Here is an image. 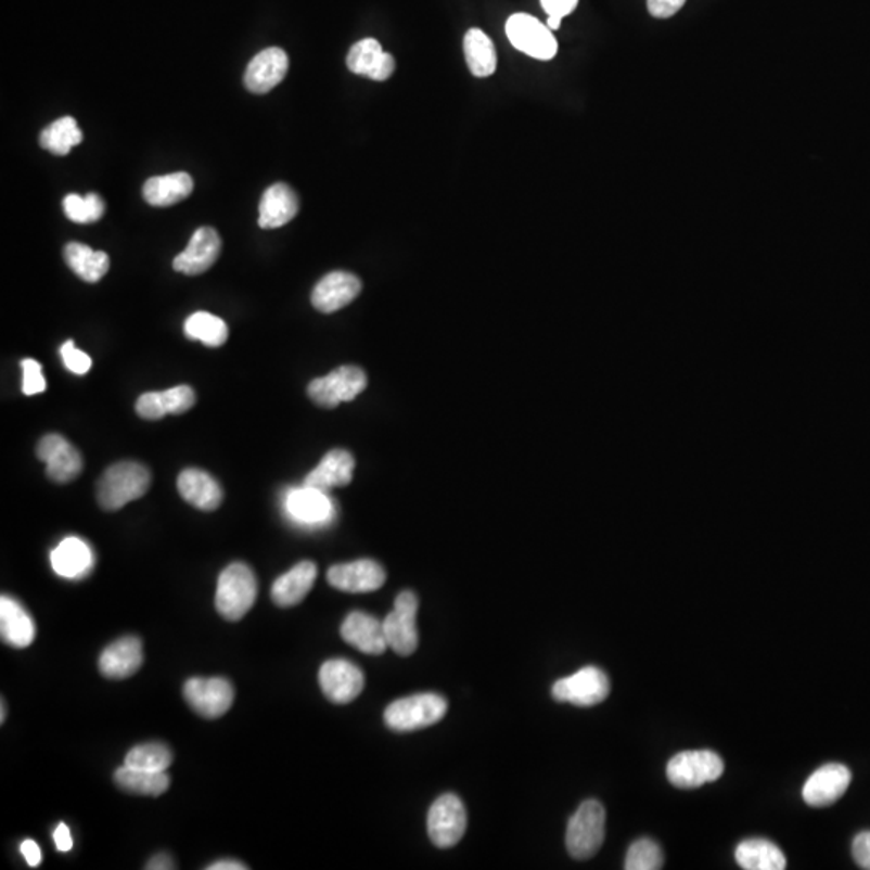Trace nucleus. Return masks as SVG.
Wrapping results in <instances>:
<instances>
[{
    "mask_svg": "<svg viewBox=\"0 0 870 870\" xmlns=\"http://www.w3.org/2000/svg\"><path fill=\"white\" fill-rule=\"evenodd\" d=\"M151 471L136 461L112 464L98 484L99 504L105 511L121 510L126 504L144 497L151 487Z\"/></svg>",
    "mask_w": 870,
    "mask_h": 870,
    "instance_id": "nucleus-1",
    "label": "nucleus"
},
{
    "mask_svg": "<svg viewBox=\"0 0 870 870\" xmlns=\"http://www.w3.org/2000/svg\"><path fill=\"white\" fill-rule=\"evenodd\" d=\"M257 577L244 563H232L219 574L217 587L218 613L226 620H241L257 600Z\"/></svg>",
    "mask_w": 870,
    "mask_h": 870,
    "instance_id": "nucleus-2",
    "label": "nucleus"
},
{
    "mask_svg": "<svg viewBox=\"0 0 870 870\" xmlns=\"http://www.w3.org/2000/svg\"><path fill=\"white\" fill-rule=\"evenodd\" d=\"M606 813L597 799H587L567 823L566 848L577 861H587L600 852L604 842Z\"/></svg>",
    "mask_w": 870,
    "mask_h": 870,
    "instance_id": "nucleus-3",
    "label": "nucleus"
},
{
    "mask_svg": "<svg viewBox=\"0 0 870 870\" xmlns=\"http://www.w3.org/2000/svg\"><path fill=\"white\" fill-rule=\"evenodd\" d=\"M447 709L448 703L444 696L437 693H420L395 700L385 709L384 720L388 729L395 732H411L434 726L444 719Z\"/></svg>",
    "mask_w": 870,
    "mask_h": 870,
    "instance_id": "nucleus-4",
    "label": "nucleus"
},
{
    "mask_svg": "<svg viewBox=\"0 0 870 870\" xmlns=\"http://www.w3.org/2000/svg\"><path fill=\"white\" fill-rule=\"evenodd\" d=\"M667 780L677 789H699L716 782L724 773V762L709 750L682 752L667 763Z\"/></svg>",
    "mask_w": 870,
    "mask_h": 870,
    "instance_id": "nucleus-5",
    "label": "nucleus"
},
{
    "mask_svg": "<svg viewBox=\"0 0 870 870\" xmlns=\"http://www.w3.org/2000/svg\"><path fill=\"white\" fill-rule=\"evenodd\" d=\"M611 683L606 674L599 667H584L573 676L556 680L551 695L556 702L571 703L580 707L600 705L610 695Z\"/></svg>",
    "mask_w": 870,
    "mask_h": 870,
    "instance_id": "nucleus-6",
    "label": "nucleus"
},
{
    "mask_svg": "<svg viewBox=\"0 0 870 870\" xmlns=\"http://www.w3.org/2000/svg\"><path fill=\"white\" fill-rule=\"evenodd\" d=\"M504 29L511 44L523 54L542 62H548L558 54V41L553 31L536 16L514 13L508 18Z\"/></svg>",
    "mask_w": 870,
    "mask_h": 870,
    "instance_id": "nucleus-7",
    "label": "nucleus"
},
{
    "mask_svg": "<svg viewBox=\"0 0 870 870\" xmlns=\"http://www.w3.org/2000/svg\"><path fill=\"white\" fill-rule=\"evenodd\" d=\"M368 378L361 368L342 367L329 373L328 376L318 378L308 385V397L318 407H337L342 401H351L367 388Z\"/></svg>",
    "mask_w": 870,
    "mask_h": 870,
    "instance_id": "nucleus-8",
    "label": "nucleus"
},
{
    "mask_svg": "<svg viewBox=\"0 0 870 870\" xmlns=\"http://www.w3.org/2000/svg\"><path fill=\"white\" fill-rule=\"evenodd\" d=\"M466 826V808L457 795L445 793L435 799L427 815V832L437 848L447 849L460 843Z\"/></svg>",
    "mask_w": 870,
    "mask_h": 870,
    "instance_id": "nucleus-9",
    "label": "nucleus"
},
{
    "mask_svg": "<svg viewBox=\"0 0 870 870\" xmlns=\"http://www.w3.org/2000/svg\"><path fill=\"white\" fill-rule=\"evenodd\" d=\"M418 599L410 590H405L395 600L394 610L385 617L384 634L388 649L394 650L400 656H410L417 652L418 629H417Z\"/></svg>",
    "mask_w": 870,
    "mask_h": 870,
    "instance_id": "nucleus-10",
    "label": "nucleus"
},
{
    "mask_svg": "<svg viewBox=\"0 0 870 870\" xmlns=\"http://www.w3.org/2000/svg\"><path fill=\"white\" fill-rule=\"evenodd\" d=\"M184 699L199 716L205 719H218L231 709L234 689L231 682L222 677H212V679L194 677L185 682Z\"/></svg>",
    "mask_w": 870,
    "mask_h": 870,
    "instance_id": "nucleus-11",
    "label": "nucleus"
},
{
    "mask_svg": "<svg viewBox=\"0 0 870 870\" xmlns=\"http://www.w3.org/2000/svg\"><path fill=\"white\" fill-rule=\"evenodd\" d=\"M39 460L46 463V473L59 484L72 483L81 474L82 457L63 435L48 434L36 447Z\"/></svg>",
    "mask_w": 870,
    "mask_h": 870,
    "instance_id": "nucleus-12",
    "label": "nucleus"
},
{
    "mask_svg": "<svg viewBox=\"0 0 870 870\" xmlns=\"http://www.w3.org/2000/svg\"><path fill=\"white\" fill-rule=\"evenodd\" d=\"M320 686L332 703L347 705L363 692L364 676L350 661L329 660L321 666Z\"/></svg>",
    "mask_w": 870,
    "mask_h": 870,
    "instance_id": "nucleus-13",
    "label": "nucleus"
},
{
    "mask_svg": "<svg viewBox=\"0 0 870 870\" xmlns=\"http://www.w3.org/2000/svg\"><path fill=\"white\" fill-rule=\"evenodd\" d=\"M852 779V770L843 764H826L806 780L803 799L813 808H826L845 795Z\"/></svg>",
    "mask_w": 870,
    "mask_h": 870,
    "instance_id": "nucleus-14",
    "label": "nucleus"
},
{
    "mask_svg": "<svg viewBox=\"0 0 870 870\" xmlns=\"http://www.w3.org/2000/svg\"><path fill=\"white\" fill-rule=\"evenodd\" d=\"M328 583L342 592H376L385 584V571L380 563L373 560L335 564L328 571Z\"/></svg>",
    "mask_w": 870,
    "mask_h": 870,
    "instance_id": "nucleus-15",
    "label": "nucleus"
},
{
    "mask_svg": "<svg viewBox=\"0 0 870 870\" xmlns=\"http://www.w3.org/2000/svg\"><path fill=\"white\" fill-rule=\"evenodd\" d=\"M361 281L347 271H332L324 276L311 294V304L321 314H334L350 305L360 295Z\"/></svg>",
    "mask_w": 870,
    "mask_h": 870,
    "instance_id": "nucleus-16",
    "label": "nucleus"
},
{
    "mask_svg": "<svg viewBox=\"0 0 870 870\" xmlns=\"http://www.w3.org/2000/svg\"><path fill=\"white\" fill-rule=\"evenodd\" d=\"M221 252V238L214 228H199L188 247L172 261V268L182 274L197 276L210 270Z\"/></svg>",
    "mask_w": 870,
    "mask_h": 870,
    "instance_id": "nucleus-17",
    "label": "nucleus"
},
{
    "mask_svg": "<svg viewBox=\"0 0 870 870\" xmlns=\"http://www.w3.org/2000/svg\"><path fill=\"white\" fill-rule=\"evenodd\" d=\"M289 72V56L281 48H268L254 56L247 65L244 85L254 94H268L281 85Z\"/></svg>",
    "mask_w": 870,
    "mask_h": 870,
    "instance_id": "nucleus-18",
    "label": "nucleus"
},
{
    "mask_svg": "<svg viewBox=\"0 0 870 870\" xmlns=\"http://www.w3.org/2000/svg\"><path fill=\"white\" fill-rule=\"evenodd\" d=\"M347 66L355 75L373 81H387L395 72V59L382 51L380 41L373 38L361 39L351 46L347 55Z\"/></svg>",
    "mask_w": 870,
    "mask_h": 870,
    "instance_id": "nucleus-19",
    "label": "nucleus"
},
{
    "mask_svg": "<svg viewBox=\"0 0 870 870\" xmlns=\"http://www.w3.org/2000/svg\"><path fill=\"white\" fill-rule=\"evenodd\" d=\"M142 661L144 652L141 640L135 636L121 637L102 652L99 669L107 679H128L141 669Z\"/></svg>",
    "mask_w": 870,
    "mask_h": 870,
    "instance_id": "nucleus-20",
    "label": "nucleus"
},
{
    "mask_svg": "<svg viewBox=\"0 0 870 870\" xmlns=\"http://www.w3.org/2000/svg\"><path fill=\"white\" fill-rule=\"evenodd\" d=\"M341 636L348 645L367 654H382L388 649L384 626L370 614L354 611L345 617L341 627Z\"/></svg>",
    "mask_w": 870,
    "mask_h": 870,
    "instance_id": "nucleus-21",
    "label": "nucleus"
},
{
    "mask_svg": "<svg viewBox=\"0 0 870 870\" xmlns=\"http://www.w3.org/2000/svg\"><path fill=\"white\" fill-rule=\"evenodd\" d=\"M195 405V392L189 385H178L164 392L141 395L136 411L142 420L157 421L166 414H182Z\"/></svg>",
    "mask_w": 870,
    "mask_h": 870,
    "instance_id": "nucleus-22",
    "label": "nucleus"
},
{
    "mask_svg": "<svg viewBox=\"0 0 870 870\" xmlns=\"http://www.w3.org/2000/svg\"><path fill=\"white\" fill-rule=\"evenodd\" d=\"M355 470V458L350 451L335 448L324 455L321 463L305 477L304 486L321 491L345 487L351 483Z\"/></svg>",
    "mask_w": 870,
    "mask_h": 870,
    "instance_id": "nucleus-23",
    "label": "nucleus"
},
{
    "mask_svg": "<svg viewBox=\"0 0 870 870\" xmlns=\"http://www.w3.org/2000/svg\"><path fill=\"white\" fill-rule=\"evenodd\" d=\"M317 576V564L311 561H302L274 580L271 589L272 601L281 607L297 606L314 589Z\"/></svg>",
    "mask_w": 870,
    "mask_h": 870,
    "instance_id": "nucleus-24",
    "label": "nucleus"
},
{
    "mask_svg": "<svg viewBox=\"0 0 870 870\" xmlns=\"http://www.w3.org/2000/svg\"><path fill=\"white\" fill-rule=\"evenodd\" d=\"M298 214V197L291 185L272 184L265 191L258 208V226L261 229H278L291 222Z\"/></svg>",
    "mask_w": 870,
    "mask_h": 870,
    "instance_id": "nucleus-25",
    "label": "nucleus"
},
{
    "mask_svg": "<svg viewBox=\"0 0 870 870\" xmlns=\"http://www.w3.org/2000/svg\"><path fill=\"white\" fill-rule=\"evenodd\" d=\"M0 636L13 649H26L36 639L35 620L12 597L0 599Z\"/></svg>",
    "mask_w": 870,
    "mask_h": 870,
    "instance_id": "nucleus-26",
    "label": "nucleus"
},
{
    "mask_svg": "<svg viewBox=\"0 0 870 870\" xmlns=\"http://www.w3.org/2000/svg\"><path fill=\"white\" fill-rule=\"evenodd\" d=\"M285 507L292 520L302 524H324L334 513V507L327 491L307 486L289 491Z\"/></svg>",
    "mask_w": 870,
    "mask_h": 870,
    "instance_id": "nucleus-27",
    "label": "nucleus"
},
{
    "mask_svg": "<svg viewBox=\"0 0 870 870\" xmlns=\"http://www.w3.org/2000/svg\"><path fill=\"white\" fill-rule=\"evenodd\" d=\"M178 490L188 503L202 511L217 510L222 501V489L217 479L197 468H189L179 474Z\"/></svg>",
    "mask_w": 870,
    "mask_h": 870,
    "instance_id": "nucleus-28",
    "label": "nucleus"
},
{
    "mask_svg": "<svg viewBox=\"0 0 870 870\" xmlns=\"http://www.w3.org/2000/svg\"><path fill=\"white\" fill-rule=\"evenodd\" d=\"M194 191V181L188 172L154 176L142 188L144 201L152 207H171L188 199Z\"/></svg>",
    "mask_w": 870,
    "mask_h": 870,
    "instance_id": "nucleus-29",
    "label": "nucleus"
},
{
    "mask_svg": "<svg viewBox=\"0 0 870 870\" xmlns=\"http://www.w3.org/2000/svg\"><path fill=\"white\" fill-rule=\"evenodd\" d=\"M51 561L59 576L79 579L92 570L94 556L88 543L76 537H68L52 551Z\"/></svg>",
    "mask_w": 870,
    "mask_h": 870,
    "instance_id": "nucleus-30",
    "label": "nucleus"
},
{
    "mask_svg": "<svg viewBox=\"0 0 870 870\" xmlns=\"http://www.w3.org/2000/svg\"><path fill=\"white\" fill-rule=\"evenodd\" d=\"M740 868L746 870H783L786 858L776 843L764 839L743 840L735 849Z\"/></svg>",
    "mask_w": 870,
    "mask_h": 870,
    "instance_id": "nucleus-31",
    "label": "nucleus"
},
{
    "mask_svg": "<svg viewBox=\"0 0 870 870\" xmlns=\"http://www.w3.org/2000/svg\"><path fill=\"white\" fill-rule=\"evenodd\" d=\"M63 257H65L69 270L82 281L91 282V284L101 281L110 270V258L105 252L92 251L89 245L79 244V242L66 244L63 248Z\"/></svg>",
    "mask_w": 870,
    "mask_h": 870,
    "instance_id": "nucleus-32",
    "label": "nucleus"
},
{
    "mask_svg": "<svg viewBox=\"0 0 870 870\" xmlns=\"http://www.w3.org/2000/svg\"><path fill=\"white\" fill-rule=\"evenodd\" d=\"M113 779L123 792L132 793V795L157 798L169 789V777L165 770L158 772V770L136 769V767L125 764L116 770Z\"/></svg>",
    "mask_w": 870,
    "mask_h": 870,
    "instance_id": "nucleus-33",
    "label": "nucleus"
},
{
    "mask_svg": "<svg viewBox=\"0 0 870 870\" xmlns=\"http://www.w3.org/2000/svg\"><path fill=\"white\" fill-rule=\"evenodd\" d=\"M463 49L468 68L476 78L494 75L497 69V52L494 42L483 29H470L464 36Z\"/></svg>",
    "mask_w": 870,
    "mask_h": 870,
    "instance_id": "nucleus-34",
    "label": "nucleus"
},
{
    "mask_svg": "<svg viewBox=\"0 0 870 870\" xmlns=\"http://www.w3.org/2000/svg\"><path fill=\"white\" fill-rule=\"evenodd\" d=\"M82 132L72 116H63L44 129L39 136L41 148L54 155H66L73 148L81 144Z\"/></svg>",
    "mask_w": 870,
    "mask_h": 870,
    "instance_id": "nucleus-35",
    "label": "nucleus"
},
{
    "mask_svg": "<svg viewBox=\"0 0 870 870\" xmlns=\"http://www.w3.org/2000/svg\"><path fill=\"white\" fill-rule=\"evenodd\" d=\"M184 332L189 338L202 342L207 347H221L229 337L228 324L207 311L191 315L185 320Z\"/></svg>",
    "mask_w": 870,
    "mask_h": 870,
    "instance_id": "nucleus-36",
    "label": "nucleus"
},
{
    "mask_svg": "<svg viewBox=\"0 0 870 870\" xmlns=\"http://www.w3.org/2000/svg\"><path fill=\"white\" fill-rule=\"evenodd\" d=\"M63 212L69 221L78 222V225H92L104 217L105 204L101 195L94 194V192H89L85 197L78 194H68L63 199Z\"/></svg>",
    "mask_w": 870,
    "mask_h": 870,
    "instance_id": "nucleus-37",
    "label": "nucleus"
},
{
    "mask_svg": "<svg viewBox=\"0 0 870 870\" xmlns=\"http://www.w3.org/2000/svg\"><path fill=\"white\" fill-rule=\"evenodd\" d=\"M172 763V752L164 743L151 742L135 746L126 755L125 764L136 769L162 770L168 769Z\"/></svg>",
    "mask_w": 870,
    "mask_h": 870,
    "instance_id": "nucleus-38",
    "label": "nucleus"
},
{
    "mask_svg": "<svg viewBox=\"0 0 870 870\" xmlns=\"http://www.w3.org/2000/svg\"><path fill=\"white\" fill-rule=\"evenodd\" d=\"M664 865L661 846L650 839H640L630 845L626 856L627 870H660Z\"/></svg>",
    "mask_w": 870,
    "mask_h": 870,
    "instance_id": "nucleus-39",
    "label": "nucleus"
},
{
    "mask_svg": "<svg viewBox=\"0 0 870 870\" xmlns=\"http://www.w3.org/2000/svg\"><path fill=\"white\" fill-rule=\"evenodd\" d=\"M23 368V394L38 395L46 392L48 384H46L44 376H42V367L38 361L33 358H26L22 361Z\"/></svg>",
    "mask_w": 870,
    "mask_h": 870,
    "instance_id": "nucleus-40",
    "label": "nucleus"
},
{
    "mask_svg": "<svg viewBox=\"0 0 870 870\" xmlns=\"http://www.w3.org/2000/svg\"><path fill=\"white\" fill-rule=\"evenodd\" d=\"M60 354H62L63 363L72 373L82 376V374H88L89 370H91V357L85 351L78 350L75 347V342L66 341L60 348Z\"/></svg>",
    "mask_w": 870,
    "mask_h": 870,
    "instance_id": "nucleus-41",
    "label": "nucleus"
},
{
    "mask_svg": "<svg viewBox=\"0 0 870 870\" xmlns=\"http://www.w3.org/2000/svg\"><path fill=\"white\" fill-rule=\"evenodd\" d=\"M687 0H647V9L654 18L666 20L682 10Z\"/></svg>",
    "mask_w": 870,
    "mask_h": 870,
    "instance_id": "nucleus-42",
    "label": "nucleus"
},
{
    "mask_svg": "<svg viewBox=\"0 0 870 870\" xmlns=\"http://www.w3.org/2000/svg\"><path fill=\"white\" fill-rule=\"evenodd\" d=\"M853 858L861 869L870 870V832H861L853 842Z\"/></svg>",
    "mask_w": 870,
    "mask_h": 870,
    "instance_id": "nucleus-43",
    "label": "nucleus"
},
{
    "mask_svg": "<svg viewBox=\"0 0 870 870\" xmlns=\"http://www.w3.org/2000/svg\"><path fill=\"white\" fill-rule=\"evenodd\" d=\"M577 3L579 0H540V5L547 16H556L561 20L571 15L577 9Z\"/></svg>",
    "mask_w": 870,
    "mask_h": 870,
    "instance_id": "nucleus-44",
    "label": "nucleus"
},
{
    "mask_svg": "<svg viewBox=\"0 0 870 870\" xmlns=\"http://www.w3.org/2000/svg\"><path fill=\"white\" fill-rule=\"evenodd\" d=\"M22 855L25 856L26 862H28L31 868H38V866L41 865V848H39L38 843L33 842V840H25V842L22 843Z\"/></svg>",
    "mask_w": 870,
    "mask_h": 870,
    "instance_id": "nucleus-45",
    "label": "nucleus"
},
{
    "mask_svg": "<svg viewBox=\"0 0 870 870\" xmlns=\"http://www.w3.org/2000/svg\"><path fill=\"white\" fill-rule=\"evenodd\" d=\"M55 846L59 852L66 853L73 848L72 833L65 823H59L54 832Z\"/></svg>",
    "mask_w": 870,
    "mask_h": 870,
    "instance_id": "nucleus-46",
    "label": "nucleus"
},
{
    "mask_svg": "<svg viewBox=\"0 0 870 870\" xmlns=\"http://www.w3.org/2000/svg\"><path fill=\"white\" fill-rule=\"evenodd\" d=\"M145 869L151 870H171L176 869L175 861H172L171 856L166 855V853H161V855L154 856L151 861L148 862Z\"/></svg>",
    "mask_w": 870,
    "mask_h": 870,
    "instance_id": "nucleus-47",
    "label": "nucleus"
},
{
    "mask_svg": "<svg viewBox=\"0 0 870 870\" xmlns=\"http://www.w3.org/2000/svg\"><path fill=\"white\" fill-rule=\"evenodd\" d=\"M208 870H245L248 869L247 866L242 865L239 861H231V859H226V861H218L214 862V865L208 866Z\"/></svg>",
    "mask_w": 870,
    "mask_h": 870,
    "instance_id": "nucleus-48",
    "label": "nucleus"
},
{
    "mask_svg": "<svg viewBox=\"0 0 870 870\" xmlns=\"http://www.w3.org/2000/svg\"><path fill=\"white\" fill-rule=\"evenodd\" d=\"M561 22H563V20L556 18V16H548L547 26L551 29V31H558V29H560Z\"/></svg>",
    "mask_w": 870,
    "mask_h": 870,
    "instance_id": "nucleus-49",
    "label": "nucleus"
},
{
    "mask_svg": "<svg viewBox=\"0 0 870 870\" xmlns=\"http://www.w3.org/2000/svg\"><path fill=\"white\" fill-rule=\"evenodd\" d=\"M3 720H5V703L2 702V717H0V722L3 724Z\"/></svg>",
    "mask_w": 870,
    "mask_h": 870,
    "instance_id": "nucleus-50",
    "label": "nucleus"
}]
</instances>
